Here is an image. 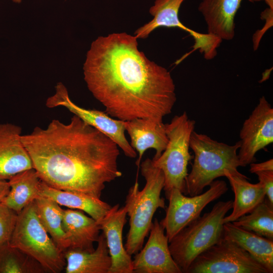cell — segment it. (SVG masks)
<instances>
[{"instance_id":"1","label":"cell","mask_w":273,"mask_h":273,"mask_svg":"<svg viewBox=\"0 0 273 273\" xmlns=\"http://www.w3.org/2000/svg\"><path fill=\"white\" fill-rule=\"evenodd\" d=\"M137 39L125 32L98 37L86 54L84 79L110 116L163 121L176 101L175 84L166 68L139 50Z\"/></svg>"},{"instance_id":"2","label":"cell","mask_w":273,"mask_h":273,"mask_svg":"<svg viewBox=\"0 0 273 273\" xmlns=\"http://www.w3.org/2000/svg\"><path fill=\"white\" fill-rule=\"evenodd\" d=\"M21 140L40 179L52 188L101 198L106 184L122 176L117 144L75 115L67 124L54 119L36 127Z\"/></svg>"},{"instance_id":"3","label":"cell","mask_w":273,"mask_h":273,"mask_svg":"<svg viewBox=\"0 0 273 273\" xmlns=\"http://www.w3.org/2000/svg\"><path fill=\"white\" fill-rule=\"evenodd\" d=\"M141 174L146 184L140 191L137 180L129 189L125 206L129 217V229L125 248L130 255L136 254L143 245L151 229L153 217L159 208H165L164 199L161 197L164 176L161 170L147 158L141 164Z\"/></svg>"},{"instance_id":"4","label":"cell","mask_w":273,"mask_h":273,"mask_svg":"<svg viewBox=\"0 0 273 273\" xmlns=\"http://www.w3.org/2000/svg\"><path fill=\"white\" fill-rule=\"evenodd\" d=\"M240 141L233 145L217 142L206 134L194 130L190 148L194 153L192 169L186 179L185 195L193 196L203 193L204 189L215 179L224 176V171L243 176L238 170L242 166L238 150Z\"/></svg>"},{"instance_id":"5","label":"cell","mask_w":273,"mask_h":273,"mask_svg":"<svg viewBox=\"0 0 273 273\" xmlns=\"http://www.w3.org/2000/svg\"><path fill=\"white\" fill-rule=\"evenodd\" d=\"M233 201H219L212 209L191 222L169 242L171 256L182 272L200 254L223 236V219L233 207Z\"/></svg>"},{"instance_id":"6","label":"cell","mask_w":273,"mask_h":273,"mask_svg":"<svg viewBox=\"0 0 273 273\" xmlns=\"http://www.w3.org/2000/svg\"><path fill=\"white\" fill-rule=\"evenodd\" d=\"M9 244L36 260L46 272L60 273L65 269L64 252L41 223L34 201L18 214Z\"/></svg>"},{"instance_id":"7","label":"cell","mask_w":273,"mask_h":273,"mask_svg":"<svg viewBox=\"0 0 273 273\" xmlns=\"http://www.w3.org/2000/svg\"><path fill=\"white\" fill-rule=\"evenodd\" d=\"M196 122L189 118L186 112L175 115L169 123L165 124L168 143L160 156L152 160L155 166L163 173V190L166 196L173 189L185 193L188 165L193 158L190 153V140Z\"/></svg>"},{"instance_id":"8","label":"cell","mask_w":273,"mask_h":273,"mask_svg":"<svg viewBox=\"0 0 273 273\" xmlns=\"http://www.w3.org/2000/svg\"><path fill=\"white\" fill-rule=\"evenodd\" d=\"M186 273H268L249 253L223 237L198 255Z\"/></svg>"},{"instance_id":"9","label":"cell","mask_w":273,"mask_h":273,"mask_svg":"<svg viewBox=\"0 0 273 273\" xmlns=\"http://www.w3.org/2000/svg\"><path fill=\"white\" fill-rule=\"evenodd\" d=\"M208 190L193 196L187 197L180 190L172 189L166 196L169 201L164 218L160 223L166 231L169 242L183 229L201 215L204 208L228 190L222 180H214Z\"/></svg>"},{"instance_id":"10","label":"cell","mask_w":273,"mask_h":273,"mask_svg":"<svg viewBox=\"0 0 273 273\" xmlns=\"http://www.w3.org/2000/svg\"><path fill=\"white\" fill-rule=\"evenodd\" d=\"M185 0H156L150 8L149 12L153 19L134 32L137 38H147L155 29L161 27L178 28L189 33L194 40L193 50H198L207 60L213 59L217 54V49L222 40L210 34L201 33L183 24L180 21L178 13Z\"/></svg>"},{"instance_id":"11","label":"cell","mask_w":273,"mask_h":273,"mask_svg":"<svg viewBox=\"0 0 273 273\" xmlns=\"http://www.w3.org/2000/svg\"><path fill=\"white\" fill-rule=\"evenodd\" d=\"M55 93L46 103L50 108L64 107L85 122L96 128L112 140L128 157L134 158L136 152L131 146L125 135V121L112 118L107 113L81 107L70 98L67 88L62 83L56 86Z\"/></svg>"},{"instance_id":"12","label":"cell","mask_w":273,"mask_h":273,"mask_svg":"<svg viewBox=\"0 0 273 273\" xmlns=\"http://www.w3.org/2000/svg\"><path fill=\"white\" fill-rule=\"evenodd\" d=\"M240 138L238 156L242 166L255 162L257 152L272 143L273 109L264 96L244 122Z\"/></svg>"},{"instance_id":"13","label":"cell","mask_w":273,"mask_h":273,"mask_svg":"<svg viewBox=\"0 0 273 273\" xmlns=\"http://www.w3.org/2000/svg\"><path fill=\"white\" fill-rule=\"evenodd\" d=\"M165 229L157 218L153 221L149 239L132 259L133 273H181L169 248Z\"/></svg>"},{"instance_id":"14","label":"cell","mask_w":273,"mask_h":273,"mask_svg":"<svg viewBox=\"0 0 273 273\" xmlns=\"http://www.w3.org/2000/svg\"><path fill=\"white\" fill-rule=\"evenodd\" d=\"M126 206H112L107 214L98 221L104 233L111 258L109 273H133L132 259L123 244L122 232L126 222Z\"/></svg>"},{"instance_id":"15","label":"cell","mask_w":273,"mask_h":273,"mask_svg":"<svg viewBox=\"0 0 273 273\" xmlns=\"http://www.w3.org/2000/svg\"><path fill=\"white\" fill-rule=\"evenodd\" d=\"M21 128L16 124H0V180H8L21 172L33 168L21 140Z\"/></svg>"},{"instance_id":"16","label":"cell","mask_w":273,"mask_h":273,"mask_svg":"<svg viewBox=\"0 0 273 273\" xmlns=\"http://www.w3.org/2000/svg\"><path fill=\"white\" fill-rule=\"evenodd\" d=\"M125 131L130 138V145L138 153L136 161L139 167L142 157L146 150L154 149L155 160L164 151L168 143L165 124L150 118H135L125 121Z\"/></svg>"},{"instance_id":"17","label":"cell","mask_w":273,"mask_h":273,"mask_svg":"<svg viewBox=\"0 0 273 273\" xmlns=\"http://www.w3.org/2000/svg\"><path fill=\"white\" fill-rule=\"evenodd\" d=\"M242 0H203L198 6L208 34L230 40L235 34V18Z\"/></svg>"},{"instance_id":"18","label":"cell","mask_w":273,"mask_h":273,"mask_svg":"<svg viewBox=\"0 0 273 273\" xmlns=\"http://www.w3.org/2000/svg\"><path fill=\"white\" fill-rule=\"evenodd\" d=\"M62 225L69 243L68 249L95 250L94 243L97 242L101 231L97 221L82 211L63 209Z\"/></svg>"},{"instance_id":"19","label":"cell","mask_w":273,"mask_h":273,"mask_svg":"<svg viewBox=\"0 0 273 273\" xmlns=\"http://www.w3.org/2000/svg\"><path fill=\"white\" fill-rule=\"evenodd\" d=\"M97 247L92 252L68 249L64 252L66 273H109L111 258L106 239L102 232L97 242Z\"/></svg>"},{"instance_id":"20","label":"cell","mask_w":273,"mask_h":273,"mask_svg":"<svg viewBox=\"0 0 273 273\" xmlns=\"http://www.w3.org/2000/svg\"><path fill=\"white\" fill-rule=\"evenodd\" d=\"M224 176L229 180L235 195L232 213L223 219L224 223L232 222L242 216L249 213L262 203L266 196L264 189L258 182L252 184L246 175L233 174L224 171Z\"/></svg>"},{"instance_id":"21","label":"cell","mask_w":273,"mask_h":273,"mask_svg":"<svg viewBox=\"0 0 273 273\" xmlns=\"http://www.w3.org/2000/svg\"><path fill=\"white\" fill-rule=\"evenodd\" d=\"M39 195L55 201L60 206L84 211L97 221L101 220L112 207L101 198L80 192L57 189L41 180Z\"/></svg>"},{"instance_id":"22","label":"cell","mask_w":273,"mask_h":273,"mask_svg":"<svg viewBox=\"0 0 273 273\" xmlns=\"http://www.w3.org/2000/svg\"><path fill=\"white\" fill-rule=\"evenodd\" d=\"M223 236L249 253L268 273L273 272V240L246 230L232 222L224 223Z\"/></svg>"},{"instance_id":"23","label":"cell","mask_w":273,"mask_h":273,"mask_svg":"<svg viewBox=\"0 0 273 273\" xmlns=\"http://www.w3.org/2000/svg\"><path fill=\"white\" fill-rule=\"evenodd\" d=\"M8 181L10 191L2 202L18 214L40 196L41 180L34 168L21 172Z\"/></svg>"},{"instance_id":"24","label":"cell","mask_w":273,"mask_h":273,"mask_svg":"<svg viewBox=\"0 0 273 273\" xmlns=\"http://www.w3.org/2000/svg\"><path fill=\"white\" fill-rule=\"evenodd\" d=\"M36 210L42 225L56 246L62 252L69 243L62 225L63 209L55 201L39 196L34 201Z\"/></svg>"},{"instance_id":"25","label":"cell","mask_w":273,"mask_h":273,"mask_svg":"<svg viewBox=\"0 0 273 273\" xmlns=\"http://www.w3.org/2000/svg\"><path fill=\"white\" fill-rule=\"evenodd\" d=\"M232 223L246 230L273 240V206L265 199L252 211Z\"/></svg>"},{"instance_id":"26","label":"cell","mask_w":273,"mask_h":273,"mask_svg":"<svg viewBox=\"0 0 273 273\" xmlns=\"http://www.w3.org/2000/svg\"><path fill=\"white\" fill-rule=\"evenodd\" d=\"M34 259L6 243L0 246V273H43Z\"/></svg>"},{"instance_id":"27","label":"cell","mask_w":273,"mask_h":273,"mask_svg":"<svg viewBox=\"0 0 273 273\" xmlns=\"http://www.w3.org/2000/svg\"><path fill=\"white\" fill-rule=\"evenodd\" d=\"M18 213L0 202V246L9 243Z\"/></svg>"},{"instance_id":"28","label":"cell","mask_w":273,"mask_h":273,"mask_svg":"<svg viewBox=\"0 0 273 273\" xmlns=\"http://www.w3.org/2000/svg\"><path fill=\"white\" fill-rule=\"evenodd\" d=\"M255 174L264 189L267 201L273 206V170L259 171Z\"/></svg>"},{"instance_id":"29","label":"cell","mask_w":273,"mask_h":273,"mask_svg":"<svg viewBox=\"0 0 273 273\" xmlns=\"http://www.w3.org/2000/svg\"><path fill=\"white\" fill-rule=\"evenodd\" d=\"M262 19L265 20L263 28L254 34L253 37V49L256 51L259 46V42L265 32L273 25V9L267 7L261 14Z\"/></svg>"},{"instance_id":"30","label":"cell","mask_w":273,"mask_h":273,"mask_svg":"<svg viewBox=\"0 0 273 273\" xmlns=\"http://www.w3.org/2000/svg\"><path fill=\"white\" fill-rule=\"evenodd\" d=\"M273 170V159H270L267 161L256 163L253 162L250 164L249 171L251 173L255 172L262 170Z\"/></svg>"},{"instance_id":"31","label":"cell","mask_w":273,"mask_h":273,"mask_svg":"<svg viewBox=\"0 0 273 273\" xmlns=\"http://www.w3.org/2000/svg\"><path fill=\"white\" fill-rule=\"evenodd\" d=\"M10 187L8 180H0V202L5 198L10 191Z\"/></svg>"},{"instance_id":"32","label":"cell","mask_w":273,"mask_h":273,"mask_svg":"<svg viewBox=\"0 0 273 273\" xmlns=\"http://www.w3.org/2000/svg\"><path fill=\"white\" fill-rule=\"evenodd\" d=\"M263 1L268 8L273 9V0H253V2Z\"/></svg>"},{"instance_id":"33","label":"cell","mask_w":273,"mask_h":273,"mask_svg":"<svg viewBox=\"0 0 273 273\" xmlns=\"http://www.w3.org/2000/svg\"><path fill=\"white\" fill-rule=\"evenodd\" d=\"M13 2L16 3H20L22 2V0H12Z\"/></svg>"},{"instance_id":"34","label":"cell","mask_w":273,"mask_h":273,"mask_svg":"<svg viewBox=\"0 0 273 273\" xmlns=\"http://www.w3.org/2000/svg\"><path fill=\"white\" fill-rule=\"evenodd\" d=\"M249 2L253 3V0H248Z\"/></svg>"}]
</instances>
